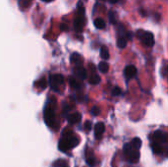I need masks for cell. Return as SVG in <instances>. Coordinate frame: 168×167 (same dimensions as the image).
Instances as JSON below:
<instances>
[{"mask_svg":"<svg viewBox=\"0 0 168 167\" xmlns=\"http://www.w3.org/2000/svg\"><path fill=\"white\" fill-rule=\"evenodd\" d=\"M153 140L155 144H166L167 142V137L166 134L162 131H155L153 133Z\"/></svg>","mask_w":168,"mask_h":167,"instance_id":"cell-6","label":"cell"},{"mask_svg":"<svg viewBox=\"0 0 168 167\" xmlns=\"http://www.w3.org/2000/svg\"><path fill=\"white\" fill-rule=\"evenodd\" d=\"M136 75H137V68L134 66V65H129V66H127L125 68L124 76L127 80L133 79Z\"/></svg>","mask_w":168,"mask_h":167,"instance_id":"cell-7","label":"cell"},{"mask_svg":"<svg viewBox=\"0 0 168 167\" xmlns=\"http://www.w3.org/2000/svg\"><path fill=\"white\" fill-rule=\"evenodd\" d=\"M108 18H109V22L112 24V25H115L117 23V14L116 12L114 11H110L108 14Z\"/></svg>","mask_w":168,"mask_h":167,"instance_id":"cell-20","label":"cell"},{"mask_svg":"<svg viewBox=\"0 0 168 167\" xmlns=\"http://www.w3.org/2000/svg\"><path fill=\"white\" fill-rule=\"evenodd\" d=\"M124 153L127 160L131 163H137L140 158V152L131 144H126L124 146Z\"/></svg>","mask_w":168,"mask_h":167,"instance_id":"cell-2","label":"cell"},{"mask_svg":"<svg viewBox=\"0 0 168 167\" xmlns=\"http://www.w3.org/2000/svg\"><path fill=\"white\" fill-rule=\"evenodd\" d=\"M53 167H68V163L64 159H58L53 163Z\"/></svg>","mask_w":168,"mask_h":167,"instance_id":"cell-22","label":"cell"},{"mask_svg":"<svg viewBox=\"0 0 168 167\" xmlns=\"http://www.w3.org/2000/svg\"><path fill=\"white\" fill-rule=\"evenodd\" d=\"M152 148L154 153H161L162 152V147H161V146L158 144H155V142H153V144L152 145Z\"/></svg>","mask_w":168,"mask_h":167,"instance_id":"cell-23","label":"cell"},{"mask_svg":"<svg viewBox=\"0 0 168 167\" xmlns=\"http://www.w3.org/2000/svg\"><path fill=\"white\" fill-rule=\"evenodd\" d=\"M108 1H109V3H111V4H115V3L118 2V0H108Z\"/></svg>","mask_w":168,"mask_h":167,"instance_id":"cell-31","label":"cell"},{"mask_svg":"<svg viewBox=\"0 0 168 167\" xmlns=\"http://www.w3.org/2000/svg\"><path fill=\"white\" fill-rule=\"evenodd\" d=\"M60 29H61V31H65V29H67V26H65L64 24H61L60 25Z\"/></svg>","mask_w":168,"mask_h":167,"instance_id":"cell-30","label":"cell"},{"mask_svg":"<svg viewBox=\"0 0 168 167\" xmlns=\"http://www.w3.org/2000/svg\"><path fill=\"white\" fill-rule=\"evenodd\" d=\"M49 84H50V87L53 91H58L59 88L64 84V77L62 75H59V74L51 75L50 80H49Z\"/></svg>","mask_w":168,"mask_h":167,"instance_id":"cell-5","label":"cell"},{"mask_svg":"<svg viewBox=\"0 0 168 167\" xmlns=\"http://www.w3.org/2000/svg\"><path fill=\"white\" fill-rule=\"evenodd\" d=\"M78 144H79V138H78L76 134L71 132V131H64L62 138L59 141L58 147L60 151L66 152L71 148L78 146Z\"/></svg>","mask_w":168,"mask_h":167,"instance_id":"cell-1","label":"cell"},{"mask_svg":"<svg viewBox=\"0 0 168 167\" xmlns=\"http://www.w3.org/2000/svg\"><path fill=\"white\" fill-rule=\"evenodd\" d=\"M100 57L103 59V60H107L109 58V51L107 49V47L102 46L100 48Z\"/></svg>","mask_w":168,"mask_h":167,"instance_id":"cell-17","label":"cell"},{"mask_svg":"<svg viewBox=\"0 0 168 167\" xmlns=\"http://www.w3.org/2000/svg\"><path fill=\"white\" fill-rule=\"evenodd\" d=\"M85 129L87 131H89V130L92 129V122L91 121H86V123H85Z\"/></svg>","mask_w":168,"mask_h":167,"instance_id":"cell-28","label":"cell"},{"mask_svg":"<svg viewBox=\"0 0 168 167\" xmlns=\"http://www.w3.org/2000/svg\"><path fill=\"white\" fill-rule=\"evenodd\" d=\"M84 27V20L82 19V17H77L74 20V29L77 32H82Z\"/></svg>","mask_w":168,"mask_h":167,"instance_id":"cell-12","label":"cell"},{"mask_svg":"<svg viewBox=\"0 0 168 167\" xmlns=\"http://www.w3.org/2000/svg\"><path fill=\"white\" fill-rule=\"evenodd\" d=\"M94 27L97 28V29H102L105 28V22L102 20V19H100V18H98V19H95L94 22Z\"/></svg>","mask_w":168,"mask_h":167,"instance_id":"cell-15","label":"cell"},{"mask_svg":"<svg viewBox=\"0 0 168 167\" xmlns=\"http://www.w3.org/2000/svg\"><path fill=\"white\" fill-rule=\"evenodd\" d=\"M69 84H70L71 88H73L79 89L81 88L80 83L78 82L75 78H73V77H70V78H69Z\"/></svg>","mask_w":168,"mask_h":167,"instance_id":"cell-18","label":"cell"},{"mask_svg":"<svg viewBox=\"0 0 168 167\" xmlns=\"http://www.w3.org/2000/svg\"><path fill=\"white\" fill-rule=\"evenodd\" d=\"M19 4H20V6L22 8H27V7H29L30 1H29V0H20Z\"/></svg>","mask_w":168,"mask_h":167,"instance_id":"cell-26","label":"cell"},{"mask_svg":"<svg viewBox=\"0 0 168 167\" xmlns=\"http://www.w3.org/2000/svg\"><path fill=\"white\" fill-rule=\"evenodd\" d=\"M121 93H122L121 88H120L119 87H115L112 91V95L113 97H118V95L121 94Z\"/></svg>","mask_w":168,"mask_h":167,"instance_id":"cell-25","label":"cell"},{"mask_svg":"<svg viewBox=\"0 0 168 167\" xmlns=\"http://www.w3.org/2000/svg\"><path fill=\"white\" fill-rule=\"evenodd\" d=\"M130 144L136 148V150H139V148L142 147V141H141L140 138H134L133 141H132Z\"/></svg>","mask_w":168,"mask_h":167,"instance_id":"cell-21","label":"cell"},{"mask_svg":"<svg viewBox=\"0 0 168 167\" xmlns=\"http://www.w3.org/2000/svg\"><path fill=\"white\" fill-rule=\"evenodd\" d=\"M43 1H44V2H51V1H53V0H43Z\"/></svg>","mask_w":168,"mask_h":167,"instance_id":"cell-32","label":"cell"},{"mask_svg":"<svg viewBox=\"0 0 168 167\" xmlns=\"http://www.w3.org/2000/svg\"><path fill=\"white\" fill-rule=\"evenodd\" d=\"M99 82H100V77L98 74L93 73L91 76H89V83L91 84V85H98V84H99Z\"/></svg>","mask_w":168,"mask_h":167,"instance_id":"cell-14","label":"cell"},{"mask_svg":"<svg viewBox=\"0 0 168 167\" xmlns=\"http://www.w3.org/2000/svg\"><path fill=\"white\" fill-rule=\"evenodd\" d=\"M104 124L102 122H99L98 123L97 125H95V127H94V134H95V137H97L98 139H100L101 138V135L103 134L104 132Z\"/></svg>","mask_w":168,"mask_h":167,"instance_id":"cell-10","label":"cell"},{"mask_svg":"<svg viewBox=\"0 0 168 167\" xmlns=\"http://www.w3.org/2000/svg\"><path fill=\"white\" fill-rule=\"evenodd\" d=\"M37 86H39V88H43V89H44L45 88H46V86H47V83H46V80L45 79H40L38 83H37Z\"/></svg>","mask_w":168,"mask_h":167,"instance_id":"cell-24","label":"cell"},{"mask_svg":"<svg viewBox=\"0 0 168 167\" xmlns=\"http://www.w3.org/2000/svg\"><path fill=\"white\" fill-rule=\"evenodd\" d=\"M117 46L119 48H125V47L127 46V39L124 37H120L117 39Z\"/></svg>","mask_w":168,"mask_h":167,"instance_id":"cell-19","label":"cell"},{"mask_svg":"<svg viewBox=\"0 0 168 167\" xmlns=\"http://www.w3.org/2000/svg\"><path fill=\"white\" fill-rule=\"evenodd\" d=\"M70 60H71V63H73L76 65V67H80L82 66V62H83V59L81 57V55L79 54V53H73V54L71 55L70 57Z\"/></svg>","mask_w":168,"mask_h":167,"instance_id":"cell-9","label":"cell"},{"mask_svg":"<svg viewBox=\"0 0 168 167\" xmlns=\"http://www.w3.org/2000/svg\"><path fill=\"white\" fill-rule=\"evenodd\" d=\"M137 37L141 39V41L143 43V44H145L146 46L152 47L154 45V37L152 33L149 32H145V31H140L137 32Z\"/></svg>","mask_w":168,"mask_h":167,"instance_id":"cell-3","label":"cell"},{"mask_svg":"<svg viewBox=\"0 0 168 167\" xmlns=\"http://www.w3.org/2000/svg\"><path fill=\"white\" fill-rule=\"evenodd\" d=\"M86 161L88 163V165H89L91 167H94L95 164V158L93 156V154L92 151H87V156H86Z\"/></svg>","mask_w":168,"mask_h":167,"instance_id":"cell-13","label":"cell"},{"mask_svg":"<svg viewBox=\"0 0 168 167\" xmlns=\"http://www.w3.org/2000/svg\"><path fill=\"white\" fill-rule=\"evenodd\" d=\"M91 113L93 115V116H98V114H99V108L98 106H93V108H92V110H91Z\"/></svg>","mask_w":168,"mask_h":167,"instance_id":"cell-27","label":"cell"},{"mask_svg":"<svg viewBox=\"0 0 168 167\" xmlns=\"http://www.w3.org/2000/svg\"><path fill=\"white\" fill-rule=\"evenodd\" d=\"M98 70H99V72H101V73H107V72H108V70H109V65L107 64L106 62H104V61L100 62L98 64Z\"/></svg>","mask_w":168,"mask_h":167,"instance_id":"cell-16","label":"cell"},{"mask_svg":"<svg viewBox=\"0 0 168 167\" xmlns=\"http://www.w3.org/2000/svg\"><path fill=\"white\" fill-rule=\"evenodd\" d=\"M126 39H132L133 38V33L132 32H127L126 33Z\"/></svg>","mask_w":168,"mask_h":167,"instance_id":"cell-29","label":"cell"},{"mask_svg":"<svg viewBox=\"0 0 168 167\" xmlns=\"http://www.w3.org/2000/svg\"><path fill=\"white\" fill-rule=\"evenodd\" d=\"M44 120L49 127L54 128V126L56 125V121H55L54 110H53L52 107H46L44 109Z\"/></svg>","mask_w":168,"mask_h":167,"instance_id":"cell-4","label":"cell"},{"mask_svg":"<svg viewBox=\"0 0 168 167\" xmlns=\"http://www.w3.org/2000/svg\"><path fill=\"white\" fill-rule=\"evenodd\" d=\"M74 73H75V75H76V77L79 80H85L86 78H87V71L84 69L82 66H80V67H76L75 68V70H74Z\"/></svg>","mask_w":168,"mask_h":167,"instance_id":"cell-8","label":"cell"},{"mask_svg":"<svg viewBox=\"0 0 168 167\" xmlns=\"http://www.w3.org/2000/svg\"><path fill=\"white\" fill-rule=\"evenodd\" d=\"M81 119H82V116L79 112H74V113H72V114H70L68 116V122L70 124H77V123H79L81 121Z\"/></svg>","mask_w":168,"mask_h":167,"instance_id":"cell-11","label":"cell"}]
</instances>
